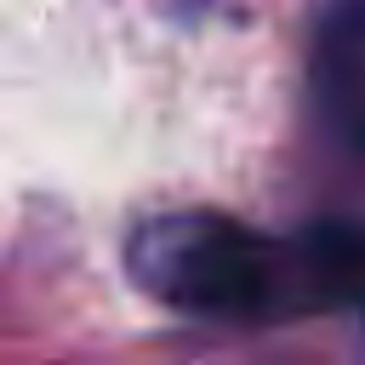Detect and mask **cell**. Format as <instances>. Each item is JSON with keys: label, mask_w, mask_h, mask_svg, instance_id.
<instances>
[{"label": "cell", "mask_w": 365, "mask_h": 365, "mask_svg": "<svg viewBox=\"0 0 365 365\" xmlns=\"http://www.w3.org/2000/svg\"><path fill=\"white\" fill-rule=\"evenodd\" d=\"M308 103L319 137L365 165V0H325L308 34Z\"/></svg>", "instance_id": "2"}, {"label": "cell", "mask_w": 365, "mask_h": 365, "mask_svg": "<svg viewBox=\"0 0 365 365\" xmlns=\"http://www.w3.org/2000/svg\"><path fill=\"white\" fill-rule=\"evenodd\" d=\"M125 268L143 297H154L182 319L262 325V319L308 314L291 240H268L228 211L188 205V211L143 217L125 245Z\"/></svg>", "instance_id": "1"}, {"label": "cell", "mask_w": 365, "mask_h": 365, "mask_svg": "<svg viewBox=\"0 0 365 365\" xmlns=\"http://www.w3.org/2000/svg\"><path fill=\"white\" fill-rule=\"evenodd\" d=\"M291 257L308 314H365V222L319 217L291 234Z\"/></svg>", "instance_id": "3"}]
</instances>
